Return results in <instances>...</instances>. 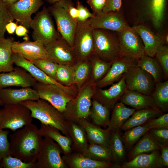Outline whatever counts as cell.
Listing matches in <instances>:
<instances>
[{
	"label": "cell",
	"instance_id": "6da1fadb",
	"mask_svg": "<svg viewBox=\"0 0 168 168\" xmlns=\"http://www.w3.org/2000/svg\"><path fill=\"white\" fill-rule=\"evenodd\" d=\"M9 136L10 154L27 163L36 161L43 140L39 129L32 123Z\"/></svg>",
	"mask_w": 168,
	"mask_h": 168
},
{
	"label": "cell",
	"instance_id": "7a4b0ae2",
	"mask_svg": "<svg viewBox=\"0 0 168 168\" xmlns=\"http://www.w3.org/2000/svg\"><path fill=\"white\" fill-rule=\"evenodd\" d=\"M20 103L30 110L32 118L38 119L41 124L54 127L63 135L69 136L67 121L63 113L49 102L39 98L36 100L24 101Z\"/></svg>",
	"mask_w": 168,
	"mask_h": 168
},
{
	"label": "cell",
	"instance_id": "3957f363",
	"mask_svg": "<svg viewBox=\"0 0 168 168\" xmlns=\"http://www.w3.org/2000/svg\"><path fill=\"white\" fill-rule=\"evenodd\" d=\"M96 87V84L90 78L78 90L77 96L68 103L63 113L66 121L76 122L81 119L88 118Z\"/></svg>",
	"mask_w": 168,
	"mask_h": 168
},
{
	"label": "cell",
	"instance_id": "277c9868",
	"mask_svg": "<svg viewBox=\"0 0 168 168\" xmlns=\"http://www.w3.org/2000/svg\"><path fill=\"white\" fill-rule=\"evenodd\" d=\"M114 31L102 29L93 30L94 54L106 62H111L120 56L118 37Z\"/></svg>",
	"mask_w": 168,
	"mask_h": 168
},
{
	"label": "cell",
	"instance_id": "5b68a950",
	"mask_svg": "<svg viewBox=\"0 0 168 168\" xmlns=\"http://www.w3.org/2000/svg\"><path fill=\"white\" fill-rule=\"evenodd\" d=\"M0 109V128L14 132L32 123L30 110L19 103L5 105Z\"/></svg>",
	"mask_w": 168,
	"mask_h": 168
},
{
	"label": "cell",
	"instance_id": "8992f818",
	"mask_svg": "<svg viewBox=\"0 0 168 168\" xmlns=\"http://www.w3.org/2000/svg\"><path fill=\"white\" fill-rule=\"evenodd\" d=\"M30 28L33 30V40L40 41L44 46L60 35L56 30L48 8L45 6L32 19Z\"/></svg>",
	"mask_w": 168,
	"mask_h": 168
},
{
	"label": "cell",
	"instance_id": "52a82bcc",
	"mask_svg": "<svg viewBox=\"0 0 168 168\" xmlns=\"http://www.w3.org/2000/svg\"><path fill=\"white\" fill-rule=\"evenodd\" d=\"M63 151L52 139L47 137L43 139L35 168H67L61 156Z\"/></svg>",
	"mask_w": 168,
	"mask_h": 168
},
{
	"label": "cell",
	"instance_id": "ba28073f",
	"mask_svg": "<svg viewBox=\"0 0 168 168\" xmlns=\"http://www.w3.org/2000/svg\"><path fill=\"white\" fill-rule=\"evenodd\" d=\"M93 30L89 19L78 22L72 48L77 61L88 59L94 54Z\"/></svg>",
	"mask_w": 168,
	"mask_h": 168
},
{
	"label": "cell",
	"instance_id": "9c48e42d",
	"mask_svg": "<svg viewBox=\"0 0 168 168\" xmlns=\"http://www.w3.org/2000/svg\"><path fill=\"white\" fill-rule=\"evenodd\" d=\"M117 32L119 46V56H127L137 60L145 55L142 41L133 27L129 26Z\"/></svg>",
	"mask_w": 168,
	"mask_h": 168
},
{
	"label": "cell",
	"instance_id": "30bf717a",
	"mask_svg": "<svg viewBox=\"0 0 168 168\" xmlns=\"http://www.w3.org/2000/svg\"><path fill=\"white\" fill-rule=\"evenodd\" d=\"M48 9L54 18L58 32L72 49L78 22L67 13L59 2L52 4Z\"/></svg>",
	"mask_w": 168,
	"mask_h": 168
},
{
	"label": "cell",
	"instance_id": "8fae6325",
	"mask_svg": "<svg viewBox=\"0 0 168 168\" xmlns=\"http://www.w3.org/2000/svg\"><path fill=\"white\" fill-rule=\"evenodd\" d=\"M33 88L40 98L47 101L63 113L68 103L75 97L54 85L37 82Z\"/></svg>",
	"mask_w": 168,
	"mask_h": 168
},
{
	"label": "cell",
	"instance_id": "7c38bea8",
	"mask_svg": "<svg viewBox=\"0 0 168 168\" xmlns=\"http://www.w3.org/2000/svg\"><path fill=\"white\" fill-rule=\"evenodd\" d=\"M12 58L14 64L24 69L37 82L57 86L74 97L77 96L78 89L74 85L70 86L63 85L47 75L35 66L32 62L27 60L19 54L13 53Z\"/></svg>",
	"mask_w": 168,
	"mask_h": 168
},
{
	"label": "cell",
	"instance_id": "4fadbf2b",
	"mask_svg": "<svg viewBox=\"0 0 168 168\" xmlns=\"http://www.w3.org/2000/svg\"><path fill=\"white\" fill-rule=\"evenodd\" d=\"M125 82L127 90L151 95L156 83L152 77L137 66L126 73Z\"/></svg>",
	"mask_w": 168,
	"mask_h": 168
},
{
	"label": "cell",
	"instance_id": "5bb4252c",
	"mask_svg": "<svg viewBox=\"0 0 168 168\" xmlns=\"http://www.w3.org/2000/svg\"><path fill=\"white\" fill-rule=\"evenodd\" d=\"M45 47L47 58L58 64L73 66L77 61L72 48L60 35Z\"/></svg>",
	"mask_w": 168,
	"mask_h": 168
},
{
	"label": "cell",
	"instance_id": "9a60e30c",
	"mask_svg": "<svg viewBox=\"0 0 168 168\" xmlns=\"http://www.w3.org/2000/svg\"><path fill=\"white\" fill-rule=\"evenodd\" d=\"M44 4L43 0H18L9 10L14 20L27 29L30 28L32 15Z\"/></svg>",
	"mask_w": 168,
	"mask_h": 168
},
{
	"label": "cell",
	"instance_id": "2e32d148",
	"mask_svg": "<svg viewBox=\"0 0 168 168\" xmlns=\"http://www.w3.org/2000/svg\"><path fill=\"white\" fill-rule=\"evenodd\" d=\"M137 64V59L127 56H119L113 62L105 76L96 83V86L103 88L119 81L124 75Z\"/></svg>",
	"mask_w": 168,
	"mask_h": 168
},
{
	"label": "cell",
	"instance_id": "e0dca14e",
	"mask_svg": "<svg viewBox=\"0 0 168 168\" xmlns=\"http://www.w3.org/2000/svg\"><path fill=\"white\" fill-rule=\"evenodd\" d=\"M126 74L117 82L109 88L103 89L97 87L92 98L108 108L110 111L127 89L125 82Z\"/></svg>",
	"mask_w": 168,
	"mask_h": 168
},
{
	"label": "cell",
	"instance_id": "ac0fdd59",
	"mask_svg": "<svg viewBox=\"0 0 168 168\" xmlns=\"http://www.w3.org/2000/svg\"><path fill=\"white\" fill-rule=\"evenodd\" d=\"M37 82L29 73L18 66L11 71L0 73V89L12 86L33 87Z\"/></svg>",
	"mask_w": 168,
	"mask_h": 168
},
{
	"label": "cell",
	"instance_id": "d6986e66",
	"mask_svg": "<svg viewBox=\"0 0 168 168\" xmlns=\"http://www.w3.org/2000/svg\"><path fill=\"white\" fill-rule=\"evenodd\" d=\"M94 29H102L117 32L129 27L120 14L114 12L103 13L89 19Z\"/></svg>",
	"mask_w": 168,
	"mask_h": 168
},
{
	"label": "cell",
	"instance_id": "ffe728a7",
	"mask_svg": "<svg viewBox=\"0 0 168 168\" xmlns=\"http://www.w3.org/2000/svg\"><path fill=\"white\" fill-rule=\"evenodd\" d=\"M12 48L13 53L19 54L31 62L47 58L45 46L38 41L26 40L21 42L14 41Z\"/></svg>",
	"mask_w": 168,
	"mask_h": 168
},
{
	"label": "cell",
	"instance_id": "44dd1931",
	"mask_svg": "<svg viewBox=\"0 0 168 168\" xmlns=\"http://www.w3.org/2000/svg\"><path fill=\"white\" fill-rule=\"evenodd\" d=\"M0 98L4 105L19 104L26 100H36L40 98L34 89L26 87L20 89L6 88L1 89Z\"/></svg>",
	"mask_w": 168,
	"mask_h": 168
},
{
	"label": "cell",
	"instance_id": "7402d4cb",
	"mask_svg": "<svg viewBox=\"0 0 168 168\" xmlns=\"http://www.w3.org/2000/svg\"><path fill=\"white\" fill-rule=\"evenodd\" d=\"M62 158L68 167L70 168H114V165L112 162L94 160L78 152H71L64 155Z\"/></svg>",
	"mask_w": 168,
	"mask_h": 168
},
{
	"label": "cell",
	"instance_id": "603a6c76",
	"mask_svg": "<svg viewBox=\"0 0 168 168\" xmlns=\"http://www.w3.org/2000/svg\"><path fill=\"white\" fill-rule=\"evenodd\" d=\"M119 101L136 110L148 108L160 110L156 105L152 95L136 91L127 89Z\"/></svg>",
	"mask_w": 168,
	"mask_h": 168
},
{
	"label": "cell",
	"instance_id": "cb8c5ba5",
	"mask_svg": "<svg viewBox=\"0 0 168 168\" xmlns=\"http://www.w3.org/2000/svg\"><path fill=\"white\" fill-rule=\"evenodd\" d=\"M76 122L85 129L89 144H100L109 147L110 132L106 128H102L86 119H81Z\"/></svg>",
	"mask_w": 168,
	"mask_h": 168
},
{
	"label": "cell",
	"instance_id": "d4e9b609",
	"mask_svg": "<svg viewBox=\"0 0 168 168\" xmlns=\"http://www.w3.org/2000/svg\"><path fill=\"white\" fill-rule=\"evenodd\" d=\"M160 150L138 155L132 160L124 162L119 168H164L160 160Z\"/></svg>",
	"mask_w": 168,
	"mask_h": 168
},
{
	"label": "cell",
	"instance_id": "484cf974",
	"mask_svg": "<svg viewBox=\"0 0 168 168\" xmlns=\"http://www.w3.org/2000/svg\"><path fill=\"white\" fill-rule=\"evenodd\" d=\"M140 37L143 44L145 54L154 57L158 48L164 44L162 38L143 25L133 27Z\"/></svg>",
	"mask_w": 168,
	"mask_h": 168
},
{
	"label": "cell",
	"instance_id": "4316f807",
	"mask_svg": "<svg viewBox=\"0 0 168 168\" xmlns=\"http://www.w3.org/2000/svg\"><path fill=\"white\" fill-rule=\"evenodd\" d=\"M120 130L110 132L109 147L110 150L114 168H119L124 162L127 161V153L122 138Z\"/></svg>",
	"mask_w": 168,
	"mask_h": 168
},
{
	"label": "cell",
	"instance_id": "83f0119b",
	"mask_svg": "<svg viewBox=\"0 0 168 168\" xmlns=\"http://www.w3.org/2000/svg\"><path fill=\"white\" fill-rule=\"evenodd\" d=\"M163 145L158 142L148 131L127 153V161L132 160L141 154L160 150Z\"/></svg>",
	"mask_w": 168,
	"mask_h": 168
},
{
	"label": "cell",
	"instance_id": "f1b7e54d",
	"mask_svg": "<svg viewBox=\"0 0 168 168\" xmlns=\"http://www.w3.org/2000/svg\"><path fill=\"white\" fill-rule=\"evenodd\" d=\"M112 112L106 129L110 132L120 130L124 123L136 110L127 107L121 101L118 102L112 109Z\"/></svg>",
	"mask_w": 168,
	"mask_h": 168
},
{
	"label": "cell",
	"instance_id": "f546056e",
	"mask_svg": "<svg viewBox=\"0 0 168 168\" xmlns=\"http://www.w3.org/2000/svg\"><path fill=\"white\" fill-rule=\"evenodd\" d=\"M163 113L160 110L148 108L136 110L120 129L124 131L133 127L142 125L148 120L156 118Z\"/></svg>",
	"mask_w": 168,
	"mask_h": 168
},
{
	"label": "cell",
	"instance_id": "4dcf8cb0",
	"mask_svg": "<svg viewBox=\"0 0 168 168\" xmlns=\"http://www.w3.org/2000/svg\"><path fill=\"white\" fill-rule=\"evenodd\" d=\"M67 127L68 135L72 139V149L82 153L89 144L85 129L76 122L67 121Z\"/></svg>",
	"mask_w": 168,
	"mask_h": 168
},
{
	"label": "cell",
	"instance_id": "1f68e13d",
	"mask_svg": "<svg viewBox=\"0 0 168 168\" xmlns=\"http://www.w3.org/2000/svg\"><path fill=\"white\" fill-rule=\"evenodd\" d=\"M39 129L43 137L52 139L60 146L64 155L72 152V141L69 136L62 135L59 130L54 127L42 124Z\"/></svg>",
	"mask_w": 168,
	"mask_h": 168
},
{
	"label": "cell",
	"instance_id": "d6a6232c",
	"mask_svg": "<svg viewBox=\"0 0 168 168\" xmlns=\"http://www.w3.org/2000/svg\"><path fill=\"white\" fill-rule=\"evenodd\" d=\"M14 41L12 37L0 38V73L9 72L14 69L12 48Z\"/></svg>",
	"mask_w": 168,
	"mask_h": 168
},
{
	"label": "cell",
	"instance_id": "836d02e7",
	"mask_svg": "<svg viewBox=\"0 0 168 168\" xmlns=\"http://www.w3.org/2000/svg\"><path fill=\"white\" fill-rule=\"evenodd\" d=\"M154 57L145 54L137 59V66L150 74L156 83L164 81V74L160 64Z\"/></svg>",
	"mask_w": 168,
	"mask_h": 168
},
{
	"label": "cell",
	"instance_id": "e575fe53",
	"mask_svg": "<svg viewBox=\"0 0 168 168\" xmlns=\"http://www.w3.org/2000/svg\"><path fill=\"white\" fill-rule=\"evenodd\" d=\"M110 110L107 107L92 98L89 116L92 123L106 129L110 118Z\"/></svg>",
	"mask_w": 168,
	"mask_h": 168
},
{
	"label": "cell",
	"instance_id": "d590c367",
	"mask_svg": "<svg viewBox=\"0 0 168 168\" xmlns=\"http://www.w3.org/2000/svg\"><path fill=\"white\" fill-rule=\"evenodd\" d=\"M148 13L155 28L159 29L164 21L166 0H147Z\"/></svg>",
	"mask_w": 168,
	"mask_h": 168
},
{
	"label": "cell",
	"instance_id": "8d00e7d4",
	"mask_svg": "<svg viewBox=\"0 0 168 168\" xmlns=\"http://www.w3.org/2000/svg\"><path fill=\"white\" fill-rule=\"evenodd\" d=\"M73 68L74 85L78 90L91 78L92 69L89 59L77 60Z\"/></svg>",
	"mask_w": 168,
	"mask_h": 168
},
{
	"label": "cell",
	"instance_id": "74e56055",
	"mask_svg": "<svg viewBox=\"0 0 168 168\" xmlns=\"http://www.w3.org/2000/svg\"><path fill=\"white\" fill-rule=\"evenodd\" d=\"M157 107L163 113L168 112V80L156 83L152 94Z\"/></svg>",
	"mask_w": 168,
	"mask_h": 168
},
{
	"label": "cell",
	"instance_id": "f35d334b",
	"mask_svg": "<svg viewBox=\"0 0 168 168\" xmlns=\"http://www.w3.org/2000/svg\"><path fill=\"white\" fill-rule=\"evenodd\" d=\"M82 153L84 156L94 160L112 162L109 147L103 145L89 144L86 149Z\"/></svg>",
	"mask_w": 168,
	"mask_h": 168
},
{
	"label": "cell",
	"instance_id": "ab89813d",
	"mask_svg": "<svg viewBox=\"0 0 168 168\" xmlns=\"http://www.w3.org/2000/svg\"><path fill=\"white\" fill-rule=\"evenodd\" d=\"M91 66V74L90 79L96 83L106 74L113 62H106L99 58L94 54L89 58Z\"/></svg>",
	"mask_w": 168,
	"mask_h": 168
},
{
	"label": "cell",
	"instance_id": "60d3db41",
	"mask_svg": "<svg viewBox=\"0 0 168 168\" xmlns=\"http://www.w3.org/2000/svg\"><path fill=\"white\" fill-rule=\"evenodd\" d=\"M149 129L148 128L140 125L124 131V132L122 134V138L127 153Z\"/></svg>",
	"mask_w": 168,
	"mask_h": 168
},
{
	"label": "cell",
	"instance_id": "b9f144b4",
	"mask_svg": "<svg viewBox=\"0 0 168 168\" xmlns=\"http://www.w3.org/2000/svg\"><path fill=\"white\" fill-rule=\"evenodd\" d=\"M55 80L65 86H70L74 85L73 66L58 64Z\"/></svg>",
	"mask_w": 168,
	"mask_h": 168
},
{
	"label": "cell",
	"instance_id": "7bdbcfd3",
	"mask_svg": "<svg viewBox=\"0 0 168 168\" xmlns=\"http://www.w3.org/2000/svg\"><path fill=\"white\" fill-rule=\"evenodd\" d=\"M32 62L47 75L55 80L56 74L58 64L48 58L39 59Z\"/></svg>",
	"mask_w": 168,
	"mask_h": 168
},
{
	"label": "cell",
	"instance_id": "ee69618b",
	"mask_svg": "<svg viewBox=\"0 0 168 168\" xmlns=\"http://www.w3.org/2000/svg\"><path fill=\"white\" fill-rule=\"evenodd\" d=\"M0 163L2 168H35V163L25 162L10 154L2 158Z\"/></svg>",
	"mask_w": 168,
	"mask_h": 168
},
{
	"label": "cell",
	"instance_id": "f6af8a7d",
	"mask_svg": "<svg viewBox=\"0 0 168 168\" xmlns=\"http://www.w3.org/2000/svg\"><path fill=\"white\" fill-rule=\"evenodd\" d=\"M155 57L160 64L163 71L164 81L168 78V47L163 44L157 49Z\"/></svg>",
	"mask_w": 168,
	"mask_h": 168
},
{
	"label": "cell",
	"instance_id": "bcb514c9",
	"mask_svg": "<svg viewBox=\"0 0 168 168\" xmlns=\"http://www.w3.org/2000/svg\"><path fill=\"white\" fill-rule=\"evenodd\" d=\"M14 20L8 7L0 0V38L4 37L7 24Z\"/></svg>",
	"mask_w": 168,
	"mask_h": 168
},
{
	"label": "cell",
	"instance_id": "7dc6e473",
	"mask_svg": "<svg viewBox=\"0 0 168 168\" xmlns=\"http://www.w3.org/2000/svg\"><path fill=\"white\" fill-rule=\"evenodd\" d=\"M151 129H168V113H163L160 116L148 120L142 125Z\"/></svg>",
	"mask_w": 168,
	"mask_h": 168
},
{
	"label": "cell",
	"instance_id": "c3c4849f",
	"mask_svg": "<svg viewBox=\"0 0 168 168\" xmlns=\"http://www.w3.org/2000/svg\"><path fill=\"white\" fill-rule=\"evenodd\" d=\"M9 131L0 128V161L10 155V142L8 137Z\"/></svg>",
	"mask_w": 168,
	"mask_h": 168
},
{
	"label": "cell",
	"instance_id": "681fc988",
	"mask_svg": "<svg viewBox=\"0 0 168 168\" xmlns=\"http://www.w3.org/2000/svg\"><path fill=\"white\" fill-rule=\"evenodd\" d=\"M148 132L160 143L168 145V129H151Z\"/></svg>",
	"mask_w": 168,
	"mask_h": 168
},
{
	"label": "cell",
	"instance_id": "f907efd6",
	"mask_svg": "<svg viewBox=\"0 0 168 168\" xmlns=\"http://www.w3.org/2000/svg\"><path fill=\"white\" fill-rule=\"evenodd\" d=\"M76 7L78 11L77 22H83L92 18L95 16L91 13L86 7L78 0L76 2Z\"/></svg>",
	"mask_w": 168,
	"mask_h": 168
},
{
	"label": "cell",
	"instance_id": "816d5d0a",
	"mask_svg": "<svg viewBox=\"0 0 168 168\" xmlns=\"http://www.w3.org/2000/svg\"><path fill=\"white\" fill-rule=\"evenodd\" d=\"M59 2L67 13L73 19L77 21V10L72 1L63 0Z\"/></svg>",
	"mask_w": 168,
	"mask_h": 168
},
{
	"label": "cell",
	"instance_id": "f5cc1de1",
	"mask_svg": "<svg viewBox=\"0 0 168 168\" xmlns=\"http://www.w3.org/2000/svg\"><path fill=\"white\" fill-rule=\"evenodd\" d=\"M86 1L92 10L93 13L96 16L103 13L107 0H86Z\"/></svg>",
	"mask_w": 168,
	"mask_h": 168
},
{
	"label": "cell",
	"instance_id": "db71d44e",
	"mask_svg": "<svg viewBox=\"0 0 168 168\" xmlns=\"http://www.w3.org/2000/svg\"><path fill=\"white\" fill-rule=\"evenodd\" d=\"M122 0H107L103 12L106 13L110 12H118L122 6Z\"/></svg>",
	"mask_w": 168,
	"mask_h": 168
},
{
	"label": "cell",
	"instance_id": "11a10c76",
	"mask_svg": "<svg viewBox=\"0 0 168 168\" xmlns=\"http://www.w3.org/2000/svg\"><path fill=\"white\" fill-rule=\"evenodd\" d=\"M161 163L165 167H168V145H163L160 150Z\"/></svg>",
	"mask_w": 168,
	"mask_h": 168
},
{
	"label": "cell",
	"instance_id": "9f6ffc18",
	"mask_svg": "<svg viewBox=\"0 0 168 168\" xmlns=\"http://www.w3.org/2000/svg\"><path fill=\"white\" fill-rule=\"evenodd\" d=\"M16 34L19 37H24V39L25 40H29V36L27 34L28 30L25 26L20 25L17 26L15 31Z\"/></svg>",
	"mask_w": 168,
	"mask_h": 168
},
{
	"label": "cell",
	"instance_id": "6f0895ef",
	"mask_svg": "<svg viewBox=\"0 0 168 168\" xmlns=\"http://www.w3.org/2000/svg\"><path fill=\"white\" fill-rule=\"evenodd\" d=\"M17 26L16 23H15L13 21H10L6 25V30L8 34H12L15 32Z\"/></svg>",
	"mask_w": 168,
	"mask_h": 168
},
{
	"label": "cell",
	"instance_id": "680465c9",
	"mask_svg": "<svg viewBox=\"0 0 168 168\" xmlns=\"http://www.w3.org/2000/svg\"><path fill=\"white\" fill-rule=\"evenodd\" d=\"M6 5L8 8L10 7L13 4L15 3L18 0H1Z\"/></svg>",
	"mask_w": 168,
	"mask_h": 168
},
{
	"label": "cell",
	"instance_id": "91938a15",
	"mask_svg": "<svg viewBox=\"0 0 168 168\" xmlns=\"http://www.w3.org/2000/svg\"><path fill=\"white\" fill-rule=\"evenodd\" d=\"M48 2L50 4H54L60 2L63 0H45Z\"/></svg>",
	"mask_w": 168,
	"mask_h": 168
},
{
	"label": "cell",
	"instance_id": "94428289",
	"mask_svg": "<svg viewBox=\"0 0 168 168\" xmlns=\"http://www.w3.org/2000/svg\"><path fill=\"white\" fill-rule=\"evenodd\" d=\"M3 103L1 100V99L0 98V106H3Z\"/></svg>",
	"mask_w": 168,
	"mask_h": 168
},
{
	"label": "cell",
	"instance_id": "6125c7cd",
	"mask_svg": "<svg viewBox=\"0 0 168 168\" xmlns=\"http://www.w3.org/2000/svg\"><path fill=\"white\" fill-rule=\"evenodd\" d=\"M2 168L1 166V164H0V168Z\"/></svg>",
	"mask_w": 168,
	"mask_h": 168
},
{
	"label": "cell",
	"instance_id": "be15d7a7",
	"mask_svg": "<svg viewBox=\"0 0 168 168\" xmlns=\"http://www.w3.org/2000/svg\"><path fill=\"white\" fill-rule=\"evenodd\" d=\"M0 109H1V108H0Z\"/></svg>",
	"mask_w": 168,
	"mask_h": 168
}]
</instances>
